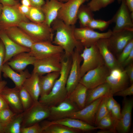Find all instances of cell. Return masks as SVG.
Instances as JSON below:
<instances>
[{
    "label": "cell",
    "instance_id": "7bdbcfd3",
    "mask_svg": "<svg viewBox=\"0 0 133 133\" xmlns=\"http://www.w3.org/2000/svg\"><path fill=\"white\" fill-rule=\"evenodd\" d=\"M110 112L116 124L120 118L121 115V109L120 104L117 102Z\"/></svg>",
    "mask_w": 133,
    "mask_h": 133
},
{
    "label": "cell",
    "instance_id": "7dc6e473",
    "mask_svg": "<svg viewBox=\"0 0 133 133\" xmlns=\"http://www.w3.org/2000/svg\"><path fill=\"white\" fill-rule=\"evenodd\" d=\"M113 95H109L108 98L106 102V105L107 109L110 112L114 105L117 103L114 99Z\"/></svg>",
    "mask_w": 133,
    "mask_h": 133
},
{
    "label": "cell",
    "instance_id": "db71d44e",
    "mask_svg": "<svg viewBox=\"0 0 133 133\" xmlns=\"http://www.w3.org/2000/svg\"><path fill=\"white\" fill-rule=\"evenodd\" d=\"M126 5L130 12H133V0H125Z\"/></svg>",
    "mask_w": 133,
    "mask_h": 133
},
{
    "label": "cell",
    "instance_id": "f6af8a7d",
    "mask_svg": "<svg viewBox=\"0 0 133 133\" xmlns=\"http://www.w3.org/2000/svg\"><path fill=\"white\" fill-rule=\"evenodd\" d=\"M5 55V50L4 44L0 39V81L2 80L1 73L3 62Z\"/></svg>",
    "mask_w": 133,
    "mask_h": 133
},
{
    "label": "cell",
    "instance_id": "d6a6232c",
    "mask_svg": "<svg viewBox=\"0 0 133 133\" xmlns=\"http://www.w3.org/2000/svg\"><path fill=\"white\" fill-rule=\"evenodd\" d=\"M41 127L43 133H77L80 132L76 130L59 124H54Z\"/></svg>",
    "mask_w": 133,
    "mask_h": 133
},
{
    "label": "cell",
    "instance_id": "94428289",
    "mask_svg": "<svg viewBox=\"0 0 133 133\" xmlns=\"http://www.w3.org/2000/svg\"><path fill=\"white\" fill-rule=\"evenodd\" d=\"M56 0L59 1L63 3V2H66L67 1H68V0Z\"/></svg>",
    "mask_w": 133,
    "mask_h": 133
},
{
    "label": "cell",
    "instance_id": "ba28073f",
    "mask_svg": "<svg viewBox=\"0 0 133 133\" xmlns=\"http://www.w3.org/2000/svg\"><path fill=\"white\" fill-rule=\"evenodd\" d=\"M112 32V31L109 29L106 32L100 33L86 27L75 28L74 33L76 39L80 42L83 47H89L96 44L100 39L109 38Z\"/></svg>",
    "mask_w": 133,
    "mask_h": 133
},
{
    "label": "cell",
    "instance_id": "6125c7cd",
    "mask_svg": "<svg viewBox=\"0 0 133 133\" xmlns=\"http://www.w3.org/2000/svg\"><path fill=\"white\" fill-rule=\"evenodd\" d=\"M117 1L118 3H120L121 2V0H117Z\"/></svg>",
    "mask_w": 133,
    "mask_h": 133
},
{
    "label": "cell",
    "instance_id": "4316f807",
    "mask_svg": "<svg viewBox=\"0 0 133 133\" xmlns=\"http://www.w3.org/2000/svg\"><path fill=\"white\" fill-rule=\"evenodd\" d=\"M39 76L32 73L23 83L22 86L30 94L34 102L38 101L40 95Z\"/></svg>",
    "mask_w": 133,
    "mask_h": 133
},
{
    "label": "cell",
    "instance_id": "be15d7a7",
    "mask_svg": "<svg viewBox=\"0 0 133 133\" xmlns=\"http://www.w3.org/2000/svg\"><path fill=\"white\" fill-rule=\"evenodd\" d=\"M86 1H88V0H85Z\"/></svg>",
    "mask_w": 133,
    "mask_h": 133
},
{
    "label": "cell",
    "instance_id": "680465c9",
    "mask_svg": "<svg viewBox=\"0 0 133 133\" xmlns=\"http://www.w3.org/2000/svg\"><path fill=\"white\" fill-rule=\"evenodd\" d=\"M6 125L0 122V133H5Z\"/></svg>",
    "mask_w": 133,
    "mask_h": 133
},
{
    "label": "cell",
    "instance_id": "5b68a950",
    "mask_svg": "<svg viewBox=\"0 0 133 133\" xmlns=\"http://www.w3.org/2000/svg\"><path fill=\"white\" fill-rule=\"evenodd\" d=\"M20 4L3 6L0 16V30L4 31L10 27L18 26L22 22H30L29 19L19 11L18 6Z\"/></svg>",
    "mask_w": 133,
    "mask_h": 133
},
{
    "label": "cell",
    "instance_id": "8d00e7d4",
    "mask_svg": "<svg viewBox=\"0 0 133 133\" xmlns=\"http://www.w3.org/2000/svg\"><path fill=\"white\" fill-rule=\"evenodd\" d=\"M109 95L103 97L98 106L96 115L95 123V125L96 126L99 121L109 112L106 105L107 100Z\"/></svg>",
    "mask_w": 133,
    "mask_h": 133
},
{
    "label": "cell",
    "instance_id": "9c48e42d",
    "mask_svg": "<svg viewBox=\"0 0 133 133\" xmlns=\"http://www.w3.org/2000/svg\"><path fill=\"white\" fill-rule=\"evenodd\" d=\"M110 71L105 64L90 70L81 78L79 83L88 89L95 87L106 82Z\"/></svg>",
    "mask_w": 133,
    "mask_h": 133
},
{
    "label": "cell",
    "instance_id": "277c9868",
    "mask_svg": "<svg viewBox=\"0 0 133 133\" xmlns=\"http://www.w3.org/2000/svg\"><path fill=\"white\" fill-rule=\"evenodd\" d=\"M21 128L27 127L48 118L50 114L49 107L39 101L34 102L31 107L23 112Z\"/></svg>",
    "mask_w": 133,
    "mask_h": 133
},
{
    "label": "cell",
    "instance_id": "91938a15",
    "mask_svg": "<svg viewBox=\"0 0 133 133\" xmlns=\"http://www.w3.org/2000/svg\"><path fill=\"white\" fill-rule=\"evenodd\" d=\"M3 7V6L0 3V15L2 13Z\"/></svg>",
    "mask_w": 133,
    "mask_h": 133
},
{
    "label": "cell",
    "instance_id": "836d02e7",
    "mask_svg": "<svg viewBox=\"0 0 133 133\" xmlns=\"http://www.w3.org/2000/svg\"><path fill=\"white\" fill-rule=\"evenodd\" d=\"M116 124L109 112L99 121L96 126L98 129L112 130L116 133Z\"/></svg>",
    "mask_w": 133,
    "mask_h": 133
},
{
    "label": "cell",
    "instance_id": "bcb514c9",
    "mask_svg": "<svg viewBox=\"0 0 133 133\" xmlns=\"http://www.w3.org/2000/svg\"><path fill=\"white\" fill-rule=\"evenodd\" d=\"M125 69L130 83H133V64L132 63L128 65Z\"/></svg>",
    "mask_w": 133,
    "mask_h": 133
},
{
    "label": "cell",
    "instance_id": "9f6ffc18",
    "mask_svg": "<svg viewBox=\"0 0 133 133\" xmlns=\"http://www.w3.org/2000/svg\"><path fill=\"white\" fill-rule=\"evenodd\" d=\"M21 2L22 5L26 6L29 7L32 6L29 0H21Z\"/></svg>",
    "mask_w": 133,
    "mask_h": 133
},
{
    "label": "cell",
    "instance_id": "ac0fdd59",
    "mask_svg": "<svg viewBox=\"0 0 133 133\" xmlns=\"http://www.w3.org/2000/svg\"><path fill=\"white\" fill-rule=\"evenodd\" d=\"M133 106V99L125 98L123 101V107L120 117L116 126V132L127 133L130 131Z\"/></svg>",
    "mask_w": 133,
    "mask_h": 133
},
{
    "label": "cell",
    "instance_id": "603a6c76",
    "mask_svg": "<svg viewBox=\"0 0 133 133\" xmlns=\"http://www.w3.org/2000/svg\"><path fill=\"white\" fill-rule=\"evenodd\" d=\"M36 58L29 52H22L13 56L6 63L13 69L20 73L29 65H33Z\"/></svg>",
    "mask_w": 133,
    "mask_h": 133
},
{
    "label": "cell",
    "instance_id": "7402d4cb",
    "mask_svg": "<svg viewBox=\"0 0 133 133\" xmlns=\"http://www.w3.org/2000/svg\"><path fill=\"white\" fill-rule=\"evenodd\" d=\"M96 44L103 60L105 65L110 71L116 68L123 67L119 64L117 60L109 49L108 38L100 39Z\"/></svg>",
    "mask_w": 133,
    "mask_h": 133
},
{
    "label": "cell",
    "instance_id": "2e32d148",
    "mask_svg": "<svg viewBox=\"0 0 133 133\" xmlns=\"http://www.w3.org/2000/svg\"><path fill=\"white\" fill-rule=\"evenodd\" d=\"M54 124L61 125L76 130L80 132H91L98 129L96 126H94L80 119L70 117H66L53 121H44L41 125L43 126Z\"/></svg>",
    "mask_w": 133,
    "mask_h": 133
},
{
    "label": "cell",
    "instance_id": "8992f818",
    "mask_svg": "<svg viewBox=\"0 0 133 133\" xmlns=\"http://www.w3.org/2000/svg\"><path fill=\"white\" fill-rule=\"evenodd\" d=\"M80 55L83 60L80 68L81 78L88 71L105 64L96 44L89 47H84Z\"/></svg>",
    "mask_w": 133,
    "mask_h": 133
},
{
    "label": "cell",
    "instance_id": "cb8c5ba5",
    "mask_svg": "<svg viewBox=\"0 0 133 133\" xmlns=\"http://www.w3.org/2000/svg\"><path fill=\"white\" fill-rule=\"evenodd\" d=\"M4 31L10 39L21 46L30 49L34 43L23 31L18 26L10 27Z\"/></svg>",
    "mask_w": 133,
    "mask_h": 133
},
{
    "label": "cell",
    "instance_id": "44dd1931",
    "mask_svg": "<svg viewBox=\"0 0 133 133\" xmlns=\"http://www.w3.org/2000/svg\"><path fill=\"white\" fill-rule=\"evenodd\" d=\"M10 108L17 114L24 112L19 95V89L15 87L9 88L6 86L0 93Z\"/></svg>",
    "mask_w": 133,
    "mask_h": 133
},
{
    "label": "cell",
    "instance_id": "8fae6325",
    "mask_svg": "<svg viewBox=\"0 0 133 133\" xmlns=\"http://www.w3.org/2000/svg\"><path fill=\"white\" fill-rule=\"evenodd\" d=\"M81 53L79 50L75 48L71 56V65L66 85L68 96L79 83L81 78L80 74V64L83 59L80 55Z\"/></svg>",
    "mask_w": 133,
    "mask_h": 133
},
{
    "label": "cell",
    "instance_id": "f35d334b",
    "mask_svg": "<svg viewBox=\"0 0 133 133\" xmlns=\"http://www.w3.org/2000/svg\"><path fill=\"white\" fill-rule=\"evenodd\" d=\"M115 0H91L87 5L93 12L99 11L113 2Z\"/></svg>",
    "mask_w": 133,
    "mask_h": 133
},
{
    "label": "cell",
    "instance_id": "7a4b0ae2",
    "mask_svg": "<svg viewBox=\"0 0 133 133\" xmlns=\"http://www.w3.org/2000/svg\"><path fill=\"white\" fill-rule=\"evenodd\" d=\"M71 65L67 62L62 63L60 75L50 92L40 97L38 101L49 107L56 105L67 97L66 85Z\"/></svg>",
    "mask_w": 133,
    "mask_h": 133
},
{
    "label": "cell",
    "instance_id": "3957f363",
    "mask_svg": "<svg viewBox=\"0 0 133 133\" xmlns=\"http://www.w3.org/2000/svg\"><path fill=\"white\" fill-rule=\"evenodd\" d=\"M18 27L23 31L34 42L52 43L53 41L54 31L44 22L41 23L22 22Z\"/></svg>",
    "mask_w": 133,
    "mask_h": 133
},
{
    "label": "cell",
    "instance_id": "ffe728a7",
    "mask_svg": "<svg viewBox=\"0 0 133 133\" xmlns=\"http://www.w3.org/2000/svg\"><path fill=\"white\" fill-rule=\"evenodd\" d=\"M0 39L4 44L5 50L3 64L17 54L22 52H29L30 51V49L20 45L13 41L4 31L0 30Z\"/></svg>",
    "mask_w": 133,
    "mask_h": 133
},
{
    "label": "cell",
    "instance_id": "d6986e66",
    "mask_svg": "<svg viewBox=\"0 0 133 133\" xmlns=\"http://www.w3.org/2000/svg\"><path fill=\"white\" fill-rule=\"evenodd\" d=\"M103 97L94 100L82 109L70 115L67 117L79 119L92 125L95 124L97 110Z\"/></svg>",
    "mask_w": 133,
    "mask_h": 133
},
{
    "label": "cell",
    "instance_id": "ab89813d",
    "mask_svg": "<svg viewBox=\"0 0 133 133\" xmlns=\"http://www.w3.org/2000/svg\"><path fill=\"white\" fill-rule=\"evenodd\" d=\"M17 114L10 108H7L0 111V122L7 125Z\"/></svg>",
    "mask_w": 133,
    "mask_h": 133
},
{
    "label": "cell",
    "instance_id": "f5cc1de1",
    "mask_svg": "<svg viewBox=\"0 0 133 133\" xmlns=\"http://www.w3.org/2000/svg\"><path fill=\"white\" fill-rule=\"evenodd\" d=\"M10 108L3 97L0 94V111L5 109Z\"/></svg>",
    "mask_w": 133,
    "mask_h": 133
},
{
    "label": "cell",
    "instance_id": "5bb4252c",
    "mask_svg": "<svg viewBox=\"0 0 133 133\" xmlns=\"http://www.w3.org/2000/svg\"><path fill=\"white\" fill-rule=\"evenodd\" d=\"M29 52L36 59H38L64 53V51L61 47L52 43L40 42L34 43Z\"/></svg>",
    "mask_w": 133,
    "mask_h": 133
},
{
    "label": "cell",
    "instance_id": "60d3db41",
    "mask_svg": "<svg viewBox=\"0 0 133 133\" xmlns=\"http://www.w3.org/2000/svg\"><path fill=\"white\" fill-rule=\"evenodd\" d=\"M133 49V39L131 40L128 42L121 52L117 60L119 64L121 66L122 63L128 56Z\"/></svg>",
    "mask_w": 133,
    "mask_h": 133
},
{
    "label": "cell",
    "instance_id": "d4e9b609",
    "mask_svg": "<svg viewBox=\"0 0 133 133\" xmlns=\"http://www.w3.org/2000/svg\"><path fill=\"white\" fill-rule=\"evenodd\" d=\"M63 3L56 0H46L41 9L44 16V22L50 27L57 17L58 11Z\"/></svg>",
    "mask_w": 133,
    "mask_h": 133
},
{
    "label": "cell",
    "instance_id": "e575fe53",
    "mask_svg": "<svg viewBox=\"0 0 133 133\" xmlns=\"http://www.w3.org/2000/svg\"><path fill=\"white\" fill-rule=\"evenodd\" d=\"M27 17L31 22L36 23H42L45 21L44 16L41 9L32 6L31 7Z\"/></svg>",
    "mask_w": 133,
    "mask_h": 133
},
{
    "label": "cell",
    "instance_id": "83f0119b",
    "mask_svg": "<svg viewBox=\"0 0 133 133\" xmlns=\"http://www.w3.org/2000/svg\"><path fill=\"white\" fill-rule=\"evenodd\" d=\"M110 95H112L111 88L106 82L94 88L88 89L85 106L99 98Z\"/></svg>",
    "mask_w": 133,
    "mask_h": 133
},
{
    "label": "cell",
    "instance_id": "f546056e",
    "mask_svg": "<svg viewBox=\"0 0 133 133\" xmlns=\"http://www.w3.org/2000/svg\"><path fill=\"white\" fill-rule=\"evenodd\" d=\"M87 89L85 86L79 83L67 96L80 110L85 106Z\"/></svg>",
    "mask_w": 133,
    "mask_h": 133
},
{
    "label": "cell",
    "instance_id": "f1b7e54d",
    "mask_svg": "<svg viewBox=\"0 0 133 133\" xmlns=\"http://www.w3.org/2000/svg\"><path fill=\"white\" fill-rule=\"evenodd\" d=\"M60 75V72H54L39 76L40 97L49 94L56 80Z\"/></svg>",
    "mask_w": 133,
    "mask_h": 133
},
{
    "label": "cell",
    "instance_id": "ee69618b",
    "mask_svg": "<svg viewBox=\"0 0 133 133\" xmlns=\"http://www.w3.org/2000/svg\"><path fill=\"white\" fill-rule=\"evenodd\" d=\"M133 95V83L131 84L129 87H127L124 89L117 92L114 94L113 95L123 97H126L128 96Z\"/></svg>",
    "mask_w": 133,
    "mask_h": 133
},
{
    "label": "cell",
    "instance_id": "d590c367",
    "mask_svg": "<svg viewBox=\"0 0 133 133\" xmlns=\"http://www.w3.org/2000/svg\"><path fill=\"white\" fill-rule=\"evenodd\" d=\"M19 95L23 110L26 111L34 102L30 94L22 86L19 89Z\"/></svg>",
    "mask_w": 133,
    "mask_h": 133
},
{
    "label": "cell",
    "instance_id": "4dcf8cb0",
    "mask_svg": "<svg viewBox=\"0 0 133 133\" xmlns=\"http://www.w3.org/2000/svg\"><path fill=\"white\" fill-rule=\"evenodd\" d=\"M92 12L87 5L83 4L80 6L77 15L80 27H87L89 22L94 18Z\"/></svg>",
    "mask_w": 133,
    "mask_h": 133
},
{
    "label": "cell",
    "instance_id": "74e56055",
    "mask_svg": "<svg viewBox=\"0 0 133 133\" xmlns=\"http://www.w3.org/2000/svg\"><path fill=\"white\" fill-rule=\"evenodd\" d=\"M112 23L111 19L106 21L93 18L89 22L87 27L94 30L97 29L103 31L106 29Z\"/></svg>",
    "mask_w": 133,
    "mask_h": 133
},
{
    "label": "cell",
    "instance_id": "4fadbf2b",
    "mask_svg": "<svg viewBox=\"0 0 133 133\" xmlns=\"http://www.w3.org/2000/svg\"><path fill=\"white\" fill-rule=\"evenodd\" d=\"M129 80L125 70L122 67L111 70L106 82L109 85L111 94L113 96L115 93L127 87Z\"/></svg>",
    "mask_w": 133,
    "mask_h": 133
},
{
    "label": "cell",
    "instance_id": "c3c4849f",
    "mask_svg": "<svg viewBox=\"0 0 133 133\" xmlns=\"http://www.w3.org/2000/svg\"><path fill=\"white\" fill-rule=\"evenodd\" d=\"M0 3L4 6H14L20 4L19 0H0Z\"/></svg>",
    "mask_w": 133,
    "mask_h": 133
},
{
    "label": "cell",
    "instance_id": "6da1fadb",
    "mask_svg": "<svg viewBox=\"0 0 133 133\" xmlns=\"http://www.w3.org/2000/svg\"><path fill=\"white\" fill-rule=\"evenodd\" d=\"M51 26L53 30L56 31L52 43L63 48L64 58L71 57L75 48L81 52L84 47L75 38L74 33L75 25L67 24L57 18L52 22Z\"/></svg>",
    "mask_w": 133,
    "mask_h": 133
},
{
    "label": "cell",
    "instance_id": "9a60e30c",
    "mask_svg": "<svg viewBox=\"0 0 133 133\" xmlns=\"http://www.w3.org/2000/svg\"><path fill=\"white\" fill-rule=\"evenodd\" d=\"M108 39L109 49L116 53H121L128 42L133 39V30L112 31Z\"/></svg>",
    "mask_w": 133,
    "mask_h": 133
},
{
    "label": "cell",
    "instance_id": "484cf974",
    "mask_svg": "<svg viewBox=\"0 0 133 133\" xmlns=\"http://www.w3.org/2000/svg\"><path fill=\"white\" fill-rule=\"evenodd\" d=\"M2 72L3 73V77L11 79L15 84V87L19 89L26 79L31 75L27 69L20 73L17 72L6 63L3 65Z\"/></svg>",
    "mask_w": 133,
    "mask_h": 133
},
{
    "label": "cell",
    "instance_id": "e0dca14e",
    "mask_svg": "<svg viewBox=\"0 0 133 133\" xmlns=\"http://www.w3.org/2000/svg\"><path fill=\"white\" fill-rule=\"evenodd\" d=\"M50 114L48 119L53 121L67 117L80 109L67 97L58 104L49 107Z\"/></svg>",
    "mask_w": 133,
    "mask_h": 133
},
{
    "label": "cell",
    "instance_id": "7c38bea8",
    "mask_svg": "<svg viewBox=\"0 0 133 133\" xmlns=\"http://www.w3.org/2000/svg\"><path fill=\"white\" fill-rule=\"evenodd\" d=\"M121 5L111 19L115 25L113 32L129 30H133V20L131 18L130 12L125 0H121Z\"/></svg>",
    "mask_w": 133,
    "mask_h": 133
},
{
    "label": "cell",
    "instance_id": "1f68e13d",
    "mask_svg": "<svg viewBox=\"0 0 133 133\" xmlns=\"http://www.w3.org/2000/svg\"><path fill=\"white\" fill-rule=\"evenodd\" d=\"M23 112L17 114L6 125L5 133H21V125L23 119Z\"/></svg>",
    "mask_w": 133,
    "mask_h": 133
},
{
    "label": "cell",
    "instance_id": "681fc988",
    "mask_svg": "<svg viewBox=\"0 0 133 133\" xmlns=\"http://www.w3.org/2000/svg\"><path fill=\"white\" fill-rule=\"evenodd\" d=\"M133 60V49L131 51L128 56L122 63L121 66H127L130 64L132 63Z\"/></svg>",
    "mask_w": 133,
    "mask_h": 133
},
{
    "label": "cell",
    "instance_id": "30bf717a",
    "mask_svg": "<svg viewBox=\"0 0 133 133\" xmlns=\"http://www.w3.org/2000/svg\"><path fill=\"white\" fill-rule=\"evenodd\" d=\"M85 1V0H69L63 3L58 11L57 18L67 24L75 25L78 19L79 9Z\"/></svg>",
    "mask_w": 133,
    "mask_h": 133
},
{
    "label": "cell",
    "instance_id": "b9f144b4",
    "mask_svg": "<svg viewBox=\"0 0 133 133\" xmlns=\"http://www.w3.org/2000/svg\"><path fill=\"white\" fill-rule=\"evenodd\" d=\"M21 133H43V129L39 123L31 126L21 128Z\"/></svg>",
    "mask_w": 133,
    "mask_h": 133
},
{
    "label": "cell",
    "instance_id": "52a82bcc",
    "mask_svg": "<svg viewBox=\"0 0 133 133\" xmlns=\"http://www.w3.org/2000/svg\"><path fill=\"white\" fill-rule=\"evenodd\" d=\"M64 53L57 54L50 57L36 59L33 65V73L39 76L54 72H60Z\"/></svg>",
    "mask_w": 133,
    "mask_h": 133
},
{
    "label": "cell",
    "instance_id": "816d5d0a",
    "mask_svg": "<svg viewBox=\"0 0 133 133\" xmlns=\"http://www.w3.org/2000/svg\"><path fill=\"white\" fill-rule=\"evenodd\" d=\"M32 6L40 9L45 3L44 0H29Z\"/></svg>",
    "mask_w": 133,
    "mask_h": 133
},
{
    "label": "cell",
    "instance_id": "f907efd6",
    "mask_svg": "<svg viewBox=\"0 0 133 133\" xmlns=\"http://www.w3.org/2000/svg\"><path fill=\"white\" fill-rule=\"evenodd\" d=\"M30 7L26 6L20 4L18 6V9L26 17L29 13Z\"/></svg>",
    "mask_w": 133,
    "mask_h": 133
},
{
    "label": "cell",
    "instance_id": "6f0895ef",
    "mask_svg": "<svg viewBox=\"0 0 133 133\" xmlns=\"http://www.w3.org/2000/svg\"><path fill=\"white\" fill-rule=\"evenodd\" d=\"M7 84V82L5 80L0 81V93L3 88L6 86Z\"/></svg>",
    "mask_w": 133,
    "mask_h": 133
},
{
    "label": "cell",
    "instance_id": "11a10c76",
    "mask_svg": "<svg viewBox=\"0 0 133 133\" xmlns=\"http://www.w3.org/2000/svg\"><path fill=\"white\" fill-rule=\"evenodd\" d=\"M114 131L110 129H100L97 132V133H116Z\"/></svg>",
    "mask_w": 133,
    "mask_h": 133
}]
</instances>
